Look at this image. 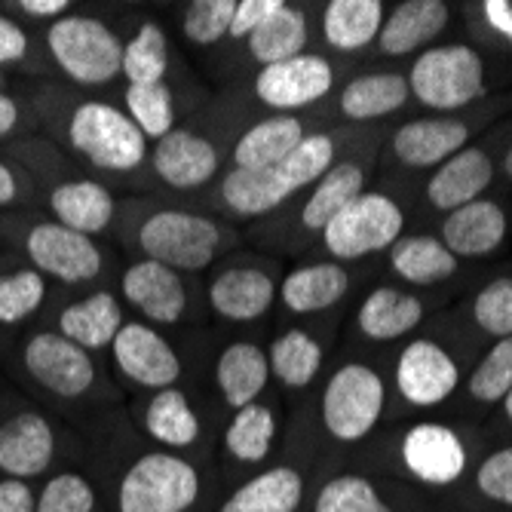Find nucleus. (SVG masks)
Here are the masks:
<instances>
[{"label": "nucleus", "instance_id": "nucleus-1", "mask_svg": "<svg viewBox=\"0 0 512 512\" xmlns=\"http://www.w3.org/2000/svg\"><path fill=\"white\" fill-rule=\"evenodd\" d=\"M203 497L197 463L175 451H145L114 488L117 512H191Z\"/></svg>", "mask_w": 512, "mask_h": 512}, {"label": "nucleus", "instance_id": "nucleus-2", "mask_svg": "<svg viewBox=\"0 0 512 512\" xmlns=\"http://www.w3.org/2000/svg\"><path fill=\"white\" fill-rule=\"evenodd\" d=\"M56 68L83 89H102L123 74V40L96 16L68 13L43 34Z\"/></svg>", "mask_w": 512, "mask_h": 512}, {"label": "nucleus", "instance_id": "nucleus-3", "mask_svg": "<svg viewBox=\"0 0 512 512\" xmlns=\"http://www.w3.org/2000/svg\"><path fill=\"white\" fill-rule=\"evenodd\" d=\"M68 145L102 172H132L148 157V138L108 102H80L68 117Z\"/></svg>", "mask_w": 512, "mask_h": 512}, {"label": "nucleus", "instance_id": "nucleus-4", "mask_svg": "<svg viewBox=\"0 0 512 512\" xmlns=\"http://www.w3.org/2000/svg\"><path fill=\"white\" fill-rule=\"evenodd\" d=\"M408 89L436 111H457L485 96V62L463 43L433 46L421 53L408 74Z\"/></svg>", "mask_w": 512, "mask_h": 512}, {"label": "nucleus", "instance_id": "nucleus-5", "mask_svg": "<svg viewBox=\"0 0 512 512\" xmlns=\"http://www.w3.org/2000/svg\"><path fill=\"white\" fill-rule=\"evenodd\" d=\"M387 402L384 378L375 368L350 362L338 368L322 393V427L335 442H362L378 427Z\"/></svg>", "mask_w": 512, "mask_h": 512}, {"label": "nucleus", "instance_id": "nucleus-6", "mask_svg": "<svg viewBox=\"0 0 512 512\" xmlns=\"http://www.w3.org/2000/svg\"><path fill=\"white\" fill-rule=\"evenodd\" d=\"M19 356L25 375L53 399L77 402L86 399L99 384V368L92 353L71 344L56 329L28 335Z\"/></svg>", "mask_w": 512, "mask_h": 512}, {"label": "nucleus", "instance_id": "nucleus-7", "mask_svg": "<svg viewBox=\"0 0 512 512\" xmlns=\"http://www.w3.org/2000/svg\"><path fill=\"white\" fill-rule=\"evenodd\" d=\"M138 246H142L148 261L166 264L178 270H203L212 264L221 246V227L212 218L163 209L154 212L142 230H138Z\"/></svg>", "mask_w": 512, "mask_h": 512}, {"label": "nucleus", "instance_id": "nucleus-8", "mask_svg": "<svg viewBox=\"0 0 512 512\" xmlns=\"http://www.w3.org/2000/svg\"><path fill=\"white\" fill-rule=\"evenodd\" d=\"M405 227V215L387 194L362 191L344 212L322 227V240L335 258H365L371 252L390 249Z\"/></svg>", "mask_w": 512, "mask_h": 512}, {"label": "nucleus", "instance_id": "nucleus-9", "mask_svg": "<svg viewBox=\"0 0 512 512\" xmlns=\"http://www.w3.org/2000/svg\"><path fill=\"white\" fill-rule=\"evenodd\" d=\"M59 463V430L37 408H19L0 421V479L40 482ZM59 473V470H56Z\"/></svg>", "mask_w": 512, "mask_h": 512}, {"label": "nucleus", "instance_id": "nucleus-10", "mask_svg": "<svg viewBox=\"0 0 512 512\" xmlns=\"http://www.w3.org/2000/svg\"><path fill=\"white\" fill-rule=\"evenodd\" d=\"M25 255L37 273L59 279L62 286H83L102 273V249L92 237H83L56 221L31 224L25 234Z\"/></svg>", "mask_w": 512, "mask_h": 512}, {"label": "nucleus", "instance_id": "nucleus-11", "mask_svg": "<svg viewBox=\"0 0 512 512\" xmlns=\"http://www.w3.org/2000/svg\"><path fill=\"white\" fill-rule=\"evenodd\" d=\"M405 473L427 488H448L467 473V445L448 424H414L399 445Z\"/></svg>", "mask_w": 512, "mask_h": 512}, {"label": "nucleus", "instance_id": "nucleus-12", "mask_svg": "<svg viewBox=\"0 0 512 512\" xmlns=\"http://www.w3.org/2000/svg\"><path fill=\"white\" fill-rule=\"evenodd\" d=\"M111 356L114 365L123 371V378L154 393L175 387V381L181 378L178 353L148 322H123V329L111 344Z\"/></svg>", "mask_w": 512, "mask_h": 512}, {"label": "nucleus", "instance_id": "nucleus-13", "mask_svg": "<svg viewBox=\"0 0 512 512\" xmlns=\"http://www.w3.org/2000/svg\"><path fill=\"white\" fill-rule=\"evenodd\" d=\"M332 83H335V71L329 62L313 53H301L295 59L261 68V74L255 77V92L270 108L295 111L319 102L332 89Z\"/></svg>", "mask_w": 512, "mask_h": 512}, {"label": "nucleus", "instance_id": "nucleus-14", "mask_svg": "<svg viewBox=\"0 0 512 512\" xmlns=\"http://www.w3.org/2000/svg\"><path fill=\"white\" fill-rule=\"evenodd\" d=\"M460 384L457 362L436 341H411L396 365V387L405 402L417 408H433L445 402Z\"/></svg>", "mask_w": 512, "mask_h": 512}, {"label": "nucleus", "instance_id": "nucleus-15", "mask_svg": "<svg viewBox=\"0 0 512 512\" xmlns=\"http://www.w3.org/2000/svg\"><path fill=\"white\" fill-rule=\"evenodd\" d=\"M123 301L135 307L148 322L172 325L181 319L184 307H188V295H184V283L178 273L157 261H135L120 276Z\"/></svg>", "mask_w": 512, "mask_h": 512}, {"label": "nucleus", "instance_id": "nucleus-16", "mask_svg": "<svg viewBox=\"0 0 512 512\" xmlns=\"http://www.w3.org/2000/svg\"><path fill=\"white\" fill-rule=\"evenodd\" d=\"M154 169L157 175L178 191H191L206 184L218 172V151L203 135L188 132V129H172L163 135L154 154Z\"/></svg>", "mask_w": 512, "mask_h": 512}, {"label": "nucleus", "instance_id": "nucleus-17", "mask_svg": "<svg viewBox=\"0 0 512 512\" xmlns=\"http://www.w3.org/2000/svg\"><path fill=\"white\" fill-rule=\"evenodd\" d=\"M50 212L56 224L71 227L77 234L96 240L111 227L117 215V203L102 181L71 178V181L56 184L50 191Z\"/></svg>", "mask_w": 512, "mask_h": 512}, {"label": "nucleus", "instance_id": "nucleus-18", "mask_svg": "<svg viewBox=\"0 0 512 512\" xmlns=\"http://www.w3.org/2000/svg\"><path fill=\"white\" fill-rule=\"evenodd\" d=\"M470 129L454 117H424L411 120L396 129L393 135V154L414 169L442 166L448 157L467 148Z\"/></svg>", "mask_w": 512, "mask_h": 512}, {"label": "nucleus", "instance_id": "nucleus-19", "mask_svg": "<svg viewBox=\"0 0 512 512\" xmlns=\"http://www.w3.org/2000/svg\"><path fill=\"white\" fill-rule=\"evenodd\" d=\"M304 503V473L289 463L258 470L230 491L215 512H298Z\"/></svg>", "mask_w": 512, "mask_h": 512}, {"label": "nucleus", "instance_id": "nucleus-20", "mask_svg": "<svg viewBox=\"0 0 512 512\" xmlns=\"http://www.w3.org/2000/svg\"><path fill=\"white\" fill-rule=\"evenodd\" d=\"M491 181H494L491 157L482 148H463L454 157H448L427 181V200L442 212H454L460 206L482 200Z\"/></svg>", "mask_w": 512, "mask_h": 512}, {"label": "nucleus", "instance_id": "nucleus-21", "mask_svg": "<svg viewBox=\"0 0 512 512\" xmlns=\"http://www.w3.org/2000/svg\"><path fill=\"white\" fill-rule=\"evenodd\" d=\"M506 240V212L491 200H476L448 212L442 243L454 258H482Z\"/></svg>", "mask_w": 512, "mask_h": 512}, {"label": "nucleus", "instance_id": "nucleus-22", "mask_svg": "<svg viewBox=\"0 0 512 512\" xmlns=\"http://www.w3.org/2000/svg\"><path fill=\"white\" fill-rule=\"evenodd\" d=\"M120 329H123V304L111 292H92L68 304L56 319V332L71 344L83 347L86 353H99L105 347L111 350Z\"/></svg>", "mask_w": 512, "mask_h": 512}, {"label": "nucleus", "instance_id": "nucleus-23", "mask_svg": "<svg viewBox=\"0 0 512 512\" xmlns=\"http://www.w3.org/2000/svg\"><path fill=\"white\" fill-rule=\"evenodd\" d=\"M273 279L252 267H230L218 273L209 286V304L218 316L230 322L261 319L273 304Z\"/></svg>", "mask_w": 512, "mask_h": 512}, {"label": "nucleus", "instance_id": "nucleus-24", "mask_svg": "<svg viewBox=\"0 0 512 512\" xmlns=\"http://www.w3.org/2000/svg\"><path fill=\"white\" fill-rule=\"evenodd\" d=\"M448 25V4L442 0H405L387 19L378 34L387 56H408L427 46Z\"/></svg>", "mask_w": 512, "mask_h": 512}, {"label": "nucleus", "instance_id": "nucleus-25", "mask_svg": "<svg viewBox=\"0 0 512 512\" xmlns=\"http://www.w3.org/2000/svg\"><path fill=\"white\" fill-rule=\"evenodd\" d=\"M267 378H270V362H267V353L249 341H237L224 347V353L218 356V365H215V384L224 396V402L230 408H246L252 405L264 387H267Z\"/></svg>", "mask_w": 512, "mask_h": 512}, {"label": "nucleus", "instance_id": "nucleus-26", "mask_svg": "<svg viewBox=\"0 0 512 512\" xmlns=\"http://www.w3.org/2000/svg\"><path fill=\"white\" fill-rule=\"evenodd\" d=\"M304 138V126L292 114H273L240 135L234 148L237 169H276Z\"/></svg>", "mask_w": 512, "mask_h": 512}, {"label": "nucleus", "instance_id": "nucleus-27", "mask_svg": "<svg viewBox=\"0 0 512 512\" xmlns=\"http://www.w3.org/2000/svg\"><path fill=\"white\" fill-rule=\"evenodd\" d=\"M145 433L163 448V451H188L200 439V417L191 408L188 396L175 387L157 390L142 414Z\"/></svg>", "mask_w": 512, "mask_h": 512}, {"label": "nucleus", "instance_id": "nucleus-28", "mask_svg": "<svg viewBox=\"0 0 512 512\" xmlns=\"http://www.w3.org/2000/svg\"><path fill=\"white\" fill-rule=\"evenodd\" d=\"M359 329L371 341H393L417 329L424 319V307L414 295L399 292L393 286H381L371 292L359 307Z\"/></svg>", "mask_w": 512, "mask_h": 512}, {"label": "nucleus", "instance_id": "nucleus-29", "mask_svg": "<svg viewBox=\"0 0 512 512\" xmlns=\"http://www.w3.org/2000/svg\"><path fill=\"white\" fill-rule=\"evenodd\" d=\"M384 28L381 0H332L322 13V34L335 50L353 53L375 40Z\"/></svg>", "mask_w": 512, "mask_h": 512}, {"label": "nucleus", "instance_id": "nucleus-30", "mask_svg": "<svg viewBox=\"0 0 512 512\" xmlns=\"http://www.w3.org/2000/svg\"><path fill=\"white\" fill-rule=\"evenodd\" d=\"M221 197L237 215H267L292 197L289 184L276 169H230L221 181Z\"/></svg>", "mask_w": 512, "mask_h": 512}, {"label": "nucleus", "instance_id": "nucleus-31", "mask_svg": "<svg viewBox=\"0 0 512 512\" xmlns=\"http://www.w3.org/2000/svg\"><path fill=\"white\" fill-rule=\"evenodd\" d=\"M347 270L341 264L322 261L304 264L283 279V301L295 313H316L332 307L347 292Z\"/></svg>", "mask_w": 512, "mask_h": 512}, {"label": "nucleus", "instance_id": "nucleus-32", "mask_svg": "<svg viewBox=\"0 0 512 512\" xmlns=\"http://www.w3.org/2000/svg\"><path fill=\"white\" fill-rule=\"evenodd\" d=\"M411 96L402 74H365L344 86L338 108L347 120H378L399 111Z\"/></svg>", "mask_w": 512, "mask_h": 512}, {"label": "nucleus", "instance_id": "nucleus-33", "mask_svg": "<svg viewBox=\"0 0 512 512\" xmlns=\"http://www.w3.org/2000/svg\"><path fill=\"white\" fill-rule=\"evenodd\" d=\"M276 442V417L267 405L252 402L246 408H237L230 417L227 433H224V451L237 463L246 467H258L273 451Z\"/></svg>", "mask_w": 512, "mask_h": 512}, {"label": "nucleus", "instance_id": "nucleus-34", "mask_svg": "<svg viewBox=\"0 0 512 512\" xmlns=\"http://www.w3.org/2000/svg\"><path fill=\"white\" fill-rule=\"evenodd\" d=\"M393 270L414 286H433L457 270V258L436 237H399L390 246Z\"/></svg>", "mask_w": 512, "mask_h": 512}, {"label": "nucleus", "instance_id": "nucleus-35", "mask_svg": "<svg viewBox=\"0 0 512 512\" xmlns=\"http://www.w3.org/2000/svg\"><path fill=\"white\" fill-rule=\"evenodd\" d=\"M307 43V16L298 7L283 4L252 37H249V53L261 62V68L286 62L304 53Z\"/></svg>", "mask_w": 512, "mask_h": 512}, {"label": "nucleus", "instance_id": "nucleus-36", "mask_svg": "<svg viewBox=\"0 0 512 512\" xmlns=\"http://www.w3.org/2000/svg\"><path fill=\"white\" fill-rule=\"evenodd\" d=\"M362 181H365L362 166H356V163H338V166H332L329 172H325L316 181L310 200L304 203L301 221L310 230H322L338 212H344L362 194Z\"/></svg>", "mask_w": 512, "mask_h": 512}, {"label": "nucleus", "instance_id": "nucleus-37", "mask_svg": "<svg viewBox=\"0 0 512 512\" xmlns=\"http://www.w3.org/2000/svg\"><path fill=\"white\" fill-rule=\"evenodd\" d=\"M270 368L273 375L279 378L283 387L301 390L307 384H313V378L319 375V365H322V350L316 344L313 335L292 329L286 335H279L270 347Z\"/></svg>", "mask_w": 512, "mask_h": 512}, {"label": "nucleus", "instance_id": "nucleus-38", "mask_svg": "<svg viewBox=\"0 0 512 512\" xmlns=\"http://www.w3.org/2000/svg\"><path fill=\"white\" fill-rule=\"evenodd\" d=\"M169 68V43L157 22H145L123 43V77L129 86L138 83H163Z\"/></svg>", "mask_w": 512, "mask_h": 512}, {"label": "nucleus", "instance_id": "nucleus-39", "mask_svg": "<svg viewBox=\"0 0 512 512\" xmlns=\"http://www.w3.org/2000/svg\"><path fill=\"white\" fill-rule=\"evenodd\" d=\"M313 512H393V506L368 476L341 473L319 488Z\"/></svg>", "mask_w": 512, "mask_h": 512}, {"label": "nucleus", "instance_id": "nucleus-40", "mask_svg": "<svg viewBox=\"0 0 512 512\" xmlns=\"http://www.w3.org/2000/svg\"><path fill=\"white\" fill-rule=\"evenodd\" d=\"M102 494L86 473L59 470L37 488L34 512H99Z\"/></svg>", "mask_w": 512, "mask_h": 512}, {"label": "nucleus", "instance_id": "nucleus-41", "mask_svg": "<svg viewBox=\"0 0 512 512\" xmlns=\"http://www.w3.org/2000/svg\"><path fill=\"white\" fill-rule=\"evenodd\" d=\"M126 117L138 126L145 138L160 142L163 135L172 132L175 111H172V92L166 83H138L126 86Z\"/></svg>", "mask_w": 512, "mask_h": 512}, {"label": "nucleus", "instance_id": "nucleus-42", "mask_svg": "<svg viewBox=\"0 0 512 512\" xmlns=\"http://www.w3.org/2000/svg\"><path fill=\"white\" fill-rule=\"evenodd\" d=\"M46 276L34 267L0 273V325H22L46 304Z\"/></svg>", "mask_w": 512, "mask_h": 512}, {"label": "nucleus", "instance_id": "nucleus-43", "mask_svg": "<svg viewBox=\"0 0 512 512\" xmlns=\"http://www.w3.org/2000/svg\"><path fill=\"white\" fill-rule=\"evenodd\" d=\"M332 160H335V142L329 135H304L301 145L276 166V172L283 175V181L289 184V191H301L307 184L319 181L325 172L332 169Z\"/></svg>", "mask_w": 512, "mask_h": 512}, {"label": "nucleus", "instance_id": "nucleus-44", "mask_svg": "<svg viewBox=\"0 0 512 512\" xmlns=\"http://www.w3.org/2000/svg\"><path fill=\"white\" fill-rule=\"evenodd\" d=\"M509 390H512V338H500L470 375V396L494 405L503 402Z\"/></svg>", "mask_w": 512, "mask_h": 512}, {"label": "nucleus", "instance_id": "nucleus-45", "mask_svg": "<svg viewBox=\"0 0 512 512\" xmlns=\"http://www.w3.org/2000/svg\"><path fill=\"white\" fill-rule=\"evenodd\" d=\"M237 0H197L184 13V37L197 46H212L221 37L230 34V22H234Z\"/></svg>", "mask_w": 512, "mask_h": 512}, {"label": "nucleus", "instance_id": "nucleus-46", "mask_svg": "<svg viewBox=\"0 0 512 512\" xmlns=\"http://www.w3.org/2000/svg\"><path fill=\"white\" fill-rule=\"evenodd\" d=\"M473 316L479 322V329H485L497 341L512 338V279L509 276L491 279V283L476 295Z\"/></svg>", "mask_w": 512, "mask_h": 512}, {"label": "nucleus", "instance_id": "nucleus-47", "mask_svg": "<svg viewBox=\"0 0 512 512\" xmlns=\"http://www.w3.org/2000/svg\"><path fill=\"white\" fill-rule=\"evenodd\" d=\"M476 488L500 506H512V445L491 451L476 470Z\"/></svg>", "mask_w": 512, "mask_h": 512}, {"label": "nucleus", "instance_id": "nucleus-48", "mask_svg": "<svg viewBox=\"0 0 512 512\" xmlns=\"http://www.w3.org/2000/svg\"><path fill=\"white\" fill-rule=\"evenodd\" d=\"M279 7L283 0H240L237 10H234V22H230V34L234 40H249Z\"/></svg>", "mask_w": 512, "mask_h": 512}, {"label": "nucleus", "instance_id": "nucleus-49", "mask_svg": "<svg viewBox=\"0 0 512 512\" xmlns=\"http://www.w3.org/2000/svg\"><path fill=\"white\" fill-rule=\"evenodd\" d=\"M28 53H31V37L25 34V28L7 13H0V71L7 65L25 62Z\"/></svg>", "mask_w": 512, "mask_h": 512}, {"label": "nucleus", "instance_id": "nucleus-50", "mask_svg": "<svg viewBox=\"0 0 512 512\" xmlns=\"http://www.w3.org/2000/svg\"><path fill=\"white\" fill-rule=\"evenodd\" d=\"M37 485L19 479H0V512H34Z\"/></svg>", "mask_w": 512, "mask_h": 512}, {"label": "nucleus", "instance_id": "nucleus-51", "mask_svg": "<svg viewBox=\"0 0 512 512\" xmlns=\"http://www.w3.org/2000/svg\"><path fill=\"white\" fill-rule=\"evenodd\" d=\"M482 13H485V22L503 37L512 43V0H485L482 4Z\"/></svg>", "mask_w": 512, "mask_h": 512}, {"label": "nucleus", "instance_id": "nucleus-52", "mask_svg": "<svg viewBox=\"0 0 512 512\" xmlns=\"http://www.w3.org/2000/svg\"><path fill=\"white\" fill-rule=\"evenodd\" d=\"M19 13L31 16V19H62L68 16L71 10V0H19V4H13Z\"/></svg>", "mask_w": 512, "mask_h": 512}, {"label": "nucleus", "instance_id": "nucleus-53", "mask_svg": "<svg viewBox=\"0 0 512 512\" xmlns=\"http://www.w3.org/2000/svg\"><path fill=\"white\" fill-rule=\"evenodd\" d=\"M22 126V108L7 89H0V142Z\"/></svg>", "mask_w": 512, "mask_h": 512}, {"label": "nucleus", "instance_id": "nucleus-54", "mask_svg": "<svg viewBox=\"0 0 512 512\" xmlns=\"http://www.w3.org/2000/svg\"><path fill=\"white\" fill-rule=\"evenodd\" d=\"M19 200H22V178L10 163L0 160V209L16 206Z\"/></svg>", "mask_w": 512, "mask_h": 512}, {"label": "nucleus", "instance_id": "nucleus-55", "mask_svg": "<svg viewBox=\"0 0 512 512\" xmlns=\"http://www.w3.org/2000/svg\"><path fill=\"white\" fill-rule=\"evenodd\" d=\"M500 405H503V411H506V417H509V421H512V390L506 393V399H503Z\"/></svg>", "mask_w": 512, "mask_h": 512}, {"label": "nucleus", "instance_id": "nucleus-56", "mask_svg": "<svg viewBox=\"0 0 512 512\" xmlns=\"http://www.w3.org/2000/svg\"><path fill=\"white\" fill-rule=\"evenodd\" d=\"M503 169H506V175L512 178V145H509V151H506V160H503Z\"/></svg>", "mask_w": 512, "mask_h": 512}, {"label": "nucleus", "instance_id": "nucleus-57", "mask_svg": "<svg viewBox=\"0 0 512 512\" xmlns=\"http://www.w3.org/2000/svg\"><path fill=\"white\" fill-rule=\"evenodd\" d=\"M7 86V77H4V71H0V89H4Z\"/></svg>", "mask_w": 512, "mask_h": 512}]
</instances>
